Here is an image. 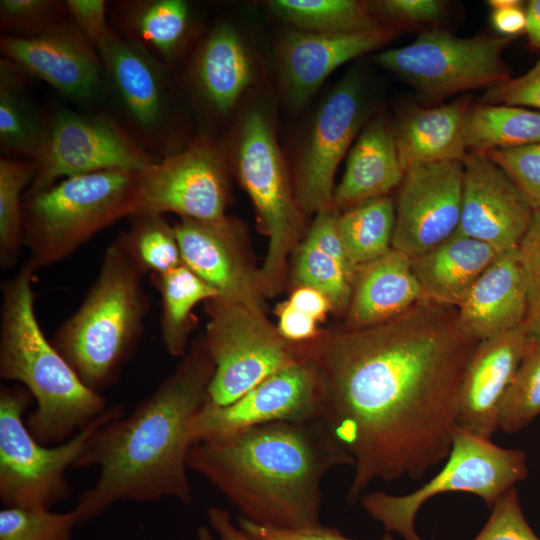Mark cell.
I'll list each match as a JSON object with an SVG mask.
<instances>
[{
	"mask_svg": "<svg viewBox=\"0 0 540 540\" xmlns=\"http://www.w3.org/2000/svg\"><path fill=\"white\" fill-rule=\"evenodd\" d=\"M0 51L25 73L76 103L91 104L104 91L102 61L70 17L37 36L2 35Z\"/></svg>",
	"mask_w": 540,
	"mask_h": 540,
	"instance_id": "18",
	"label": "cell"
},
{
	"mask_svg": "<svg viewBox=\"0 0 540 540\" xmlns=\"http://www.w3.org/2000/svg\"><path fill=\"white\" fill-rule=\"evenodd\" d=\"M468 101L437 107H413L397 122L399 155L405 171L415 165L462 161L467 154L463 124Z\"/></svg>",
	"mask_w": 540,
	"mask_h": 540,
	"instance_id": "29",
	"label": "cell"
},
{
	"mask_svg": "<svg viewBox=\"0 0 540 540\" xmlns=\"http://www.w3.org/2000/svg\"><path fill=\"white\" fill-rule=\"evenodd\" d=\"M531 341L523 325L479 342L461 384L459 427L491 440L499 429L502 399Z\"/></svg>",
	"mask_w": 540,
	"mask_h": 540,
	"instance_id": "22",
	"label": "cell"
},
{
	"mask_svg": "<svg viewBox=\"0 0 540 540\" xmlns=\"http://www.w3.org/2000/svg\"><path fill=\"white\" fill-rule=\"evenodd\" d=\"M540 415V339L531 344L500 405L499 429L513 434Z\"/></svg>",
	"mask_w": 540,
	"mask_h": 540,
	"instance_id": "37",
	"label": "cell"
},
{
	"mask_svg": "<svg viewBox=\"0 0 540 540\" xmlns=\"http://www.w3.org/2000/svg\"><path fill=\"white\" fill-rule=\"evenodd\" d=\"M374 16L396 29L425 27L440 21L446 3L438 0H378L369 2Z\"/></svg>",
	"mask_w": 540,
	"mask_h": 540,
	"instance_id": "44",
	"label": "cell"
},
{
	"mask_svg": "<svg viewBox=\"0 0 540 540\" xmlns=\"http://www.w3.org/2000/svg\"><path fill=\"white\" fill-rule=\"evenodd\" d=\"M195 540H216L215 534L210 526H200L196 531Z\"/></svg>",
	"mask_w": 540,
	"mask_h": 540,
	"instance_id": "54",
	"label": "cell"
},
{
	"mask_svg": "<svg viewBox=\"0 0 540 540\" xmlns=\"http://www.w3.org/2000/svg\"><path fill=\"white\" fill-rule=\"evenodd\" d=\"M151 280L161 296V338L168 354L183 357L194 328L193 309L200 302L217 299L218 293L184 264Z\"/></svg>",
	"mask_w": 540,
	"mask_h": 540,
	"instance_id": "31",
	"label": "cell"
},
{
	"mask_svg": "<svg viewBox=\"0 0 540 540\" xmlns=\"http://www.w3.org/2000/svg\"><path fill=\"white\" fill-rule=\"evenodd\" d=\"M36 270L26 261L2 284L0 377L23 386L36 402L25 420L43 445L69 440L107 408L101 393L89 389L43 333L34 310Z\"/></svg>",
	"mask_w": 540,
	"mask_h": 540,
	"instance_id": "4",
	"label": "cell"
},
{
	"mask_svg": "<svg viewBox=\"0 0 540 540\" xmlns=\"http://www.w3.org/2000/svg\"><path fill=\"white\" fill-rule=\"evenodd\" d=\"M467 152L540 142V111L510 105L469 106L463 124Z\"/></svg>",
	"mask_w": 540,
	"mask_h": 540,
	"instance_id": "32",
	"label": "cell"
},
{
	"mask_svg": "<svg viewBox=\"0 0 540 540\" xmlns=\"http://www.w3.org/2000/svg\"><path fill=\"white\" fill-rule=\"evenodd\" d=\"M207 303L203 343L214 363L209 400L228 405L266 377L301 358L265 313L218 299Z\"/></svg>",
	"mask_w": 540,
	"mask_h": 540,
	"instance_id": "11",
	"label": "cell"
},
{
	"mask_svg": "<svg viewBox=\"0 0 540 540\" xmlns=\"http://www.w3.org/2000/svg\"><path fill=\"white\" fill-rule=\"evenodd\" d=\"M527 475V457L523 451L503 448L457 426L443 467L420 488L405 495L374 491L359 500L386 533H398L405 540H423L415 531V518L430 498L445 492H467L492 508L504 492Z\"/></svg>",
	"mask_w": 540,
	"mask_h": 540,
	"instance_id": "9",
	"label": "cell"
},
{
	"mask_svg": "<svg viewBox=\"0 0 540 540\" xmlns=\"http://www.w3.org/2000/svg\"><path fill=\"white\" fill-rule=\"evenodd\" d=\"M229 170L222 148L199 135L139 173L133 215L175 213L187 219L221 220L226 217Z\"/></svg>",
	"mask_w": 540,
	"mask_h": 540,
	"instance_id": "14",
	"label": "cell"
},
{
	"mask_svg": "<svg viewBox=\"0 0 540 540\" xmlns=\"http://www.w3.org/2000/svg\"><path fill=\"white\" fill-rule=\"evenodd\" d=\"M527 307L516 248L496 256L456 309L461 329L481 341L523 326Z\"/></svg>",
	"mask_w": 540,
	"mask_h": 540,
	"instance_id": "24",
	"label": "cell"
},
{
	"mask_svg": "<svg viewBox=\"0 0 540 540\" xmlns=\"http://www.w3.org/2000/svg\"><path fill=\"white\" fill-rule=\"evenodd\" d=\"M338 227L357 267L379 258L392 249L395 200L386 195L359 203L339 213Z\"/></svg>",
	"mask_w": 540,
	"mask_h": 540,
	"instance_id": "34",
	"label": "cell"
},
{
	"mask_svg": "<svg viewBox=\"0 0 540 540\" xmlns=\"http://www.w3.org/2000/svg\"><path fill=\"white\" fill-rule=\"evenodd\" d=\"M145 275L116 237L81 305L51 341L95 392L115 383L136 350L149 310L142 286Z\"/></svg>",
	"mask_w": 540,
	"mask_h": 540,
	"instance_id": "5",
	"label": "cell"
},
{
	"mask_svg": "<svg viewBox=\"0 0 540 540\" xmlns=\"http://www.w3.org/2000/svg\"><path fill=\"white\" fill-rule=\"evenodd\" d=\"M322 408L319 372L301 356L228 405L208 400L193 418L189 435L194 444L271 422L321 419Z\"/></svg>",
	"mask_w": 540,
	"mask_h": 540,
	"instance_id": "16",
	"label": "cell"
},
{
	"mask_svg": "<svg viewBox=\"0 0 540 540\" xmlns=\"http://www.w3.org/2000/svg\"><path fill=\"white\" fill-rule=\"evenodd\" d=\"M69 18L64 1L1 0L0 28L5 36L32 37Z\"/></svg>",
	"mask_w": 540,
	"mask_h": 540,
	"instance_id": "40",
	"label": "cell"
},
{
	"mask_svg": "<svg viewBox=\"0 0 540 540\" xmlns=\"http://www.w3.org/2000/svg\"><path fill=\"white\" fill-rule=\"evenodd\" d=\"M483 104L532 107L540 110V60L525 74L510 77L486 90Z\"/></svg>",
	"mask_w": 540,
	"mask_h": 540,
	"instance_id": "45",
	"label": "cell"
},
{
	"mask_svg": "<svg viewBox=\"0 0 540 540\" xmlns=\"http://www.w3.org/2000/svg\"><path fill=\"white\" fill-rule=\"evenodd\" d=\"M483 154L504 170L534 210L540 208V142Z\"/></svg>",
	"mask_w": 540,
	"mask_h": 540,
	"instance_id": "41",
	"label": "cell"
},
{
	"mask_svg": "<svg viewBox=\"0 0 540 540\" xmlns=\"http://www.w3.org/2000/svg\"><path fill=\"white\" fill-rule=\"evenodd\" d=\"M318 321L294 308L286 300L278 307L277 329L285 340L298 345L311 342L318 335Z\"/></svg>",
	"mask_w": 540,
	"mask_h": 540,
	"instance_id": "49",
	"label": "cell"
},
{
	"mask_svg": "<svg viewBox=\"0 0 540 540\" xmlns=\"http://www.w3.org/2000/svg\"><path fill=\"white\" fill-rule=\"evenodd\" d=\"M13 62L0 61V145L13 158L36 161L46 126L24 87L23 74Z\"/></svg>",
	"mask_w": 540,
	"mask_h": 540,
	"instance_id": "30",
	"label": "cell"
},
{
	"mask_svg": "<svg viewBox=\"0 0 540 540\" xmlns=\"http://www.w3.org/2000/svg\"><path fill=\"white\" fill-rule=\"evenodd\" d=\"M517 253L527 290L524 327L532 338L540 339V208L534 210Z\"/></svg>",
	"mask_w": 540,
	"mask_h": 540,
	"instance_id": "42",
	"label": "cell"
},
{
	"mask_svg": "<svg viewBox=\"0 0 540 540\" xmlns=\"http://www.w3.org/2000/svg\"><path fill=\"white\" fill-rule=\"evenodd\" d=\"M462 208L457 233L497 252L518 248L534 209L510 177L483 153L462 160Z\"/></svg>",
	"mask_w": 540,
	"mask_h": 540,
	"instance_id": "19",
	"label": "cell"
},
{
	"mask_svg": "<svg viewBox=\"0 0 540 540\" xmlns=\"http://www.w3.org/2000/svg\"><path fill=\"white\" fill-rule=\"evenodd\" d=\"M222 150L251 198L259 228L268 238L265 260L258 272L264 294L273 295L281 287L287 259L298 243L303 210L268 114L261 108L247 110Z\"/></svg>",
	"mask_w": 540,
	"mask_h": 540,
	"instance_id": "7",
	"label": "cell"
},
{
	"mask_svg": "<svg viewBox=\"0 0 540 540\" xmlns=\"http://www.w3.org/2000/svg\"><path fill=\"white\" fill-rule=\"evenodd\" d=\"M462 190V161L426 163L408 168L394 199L392 248L413 258L457 233Z\"/></svg>",
	"mask_w": 540,
	"mask_h": 540,
	"instance_id": "17",
	"label": "cell"
},
{
	"mask_svg": "<svg viewBox=\"0 0 540 540\" xmlns=\"http://www.w3.org/2000/svg\"><path fill=\"white\" fill-rule=\"evenodd\" d=\"M114 31L167 70L182 55L192 32L190 4L184 0H128L114 5Z\"/></svg>",
	"mask_w": 540,
	"mask_h": 540,
	"instance_id": "27",
	"label": "cell"
},
{
	"mask_svg": "<svg viewBox=\"0 0 540 540\" xmlns=\"http://www.w3.org/2000/svg\"><path fill=\"white\" fill-rule=\"evenodd\" d=\"M363 86L348 72L316 110L297 156L294 191L306 213L332 206L334 177L366 119Z\"/></svg>",
	"mask_w": 540,
	"mask_h": 540,
	"instance_id": "15",
	"label": "cell"
},
{
	"mask_svg": "<svg viewBox=\"0 0 540 540\" xmlns=\"http://www.w3.org/2000/svg\"><path fill=\"white\" fill-rule=\"evenodd\" d=\"M498 254L479 240L455 233L433 249L411 259L425 299L457 308Z\"/></svg>",
	"mask_w": 540,
	"mask_h": 540,
	"instance_id": "28",
	"label": "cell"
},
{
	"mask_svg": "<svg viewBox=\"0 0 540 540\" xmlns=\"http://www.w3.org/2000/svg\"><path fill=\"white\" fill-rule=\"evenodd\" d=\"M521 1L494 8L491 13V23L495 30L504 37L511 38L526 29V11L521 8Z\"/></svg>",
	"mask_w": 540,
	"mask_h": 540,
	"instance_id": "51",
	"label": "cell"
},
{
	"mask_svg": "<svg viewBox=\"0 0 540 540\" xmlns=\"http://www.w3.org/2000/svg\"><path fill=\"white\" fill-rule=\"evenodd\" d=\"M129 219L128 229L117 238L145 274H163L183 264L174 226L163 215L135 214Z\"/></svg>",
	"mask_w": 540,
	"mask_h": 540,
	"instance_id": "35",
	"label": "cell"
},
{
	"mask_svg": "<svg viewBox=\"0 0 540 540\" xmlns=\"http://www.w3.org/2000/svg\"><path fill=\"white\" fill-rule=\"evenodd\" d=\"M354 460L321 419L277 421L194 443L188 467L240 518L278 529L320 524L321 484Z\"/></svg>",
	"mask_w": 540,
	"mask_h": 540,
	"instance_id": "3",
	"label": "cell"
},
{
	"mask_svg": "<svg viewBox=\"0 0 540 540\" xmlns=\"http://www.w3.org/2000/svg\"><path fill=\"white\" fill-rule=\"evenodd\" d=\"M79 525L74 509L60 513L4 507L0 511V540H71Z\"/></svg>",
	"mask_w": 540,
	"mask_h": 540,
	"instance_id": "39",
	"label": "cell"
},
{
	"mask_svg": "<svg viewBox=\"0 0 540 540\" xmlns=\"http://www.w3.org/2000/svg\"><path fill=\"white\" fill-rule=\"evenodd\" d=\"M107 90L122 125L149 152L163 158L178 146V111L169 70L115 32L97 48Z\"/></svg>",
	"mask_w": 540,
	"mask_h": 540,
	"instance_id": "13",
	"label": "cell"
},
{
	"mask_svg": "<svg viewBox=\"0 0 540 540\" xmlns=\"http://www.w3.org/2000/svg\"><path fill=\"white\" fill-rule=\"evenodd\" d=\"M511 38L477 35L461 38L431 29L413 42L387 49L375 62L434 101L460 92L492 88L510 76L502 54Z\"/></svg>",
	"mask_w": 540,
	"mask_h": 540,
	"instance_id": "10",
	"label": "cell"
},
{
	"mask_svg": "<svg viewBox=\"0 0 540 540\" xmlns=\"http://www.w3.org/2000/svg\"><path fill=\"white\" fill-rule=\"evenodd\" d=\"M213 373L214 363L200 337L131 413L109 420L92 434L74 466L99 471L73 508L80 525L122 501L193 504L189 428L209 400Z\"/></svg>",
	"mask_w": 540,
	"mask_h": 540,
	"instance_id": "2",
	"label": "cell"
},
{
	"mask_svg": "<svg viewBox=\"0 0 540 540\" xmlns=\"http://www.w3.org/2000/svg\"><path fill=\"white\" fill-rule=\"evenodd\" d=\"M209 526L218 540H255L237 527L230 514L220 507H210L208 510Z\"/></svg>",
	"mask_w": 540,
	"mask_h": 540,
	"instance_id": "52",
	"label": "cell"
},
{
	"mask_svg": "<svg viewBox=\"0 0 540 540\" xmlns=\"http://www.w3.org/2000/svg\"><path fill=\"white\" fill-rule=\"evenodd\" d=\"M36 172L32 160L2 156L0 159V263L13 266L24 246L22 191ZM29 187V186H28Z\"/></svg>",
	"mask_w": 540,
	"mask_h": 540,
	"instance_id": "36",
	"label": "cell"
},
{
	"mask_svg": "<svg viewBox=\"0 0 540 540\" xmlns=\"http://www.w3.org/2000/svg\"><path fill=\"white\" fill-rule=\"evenodd\" d=\"M398 32L388 25L343 35L289 29L280 37L276 52L287 103L294 110L302 108L334 70L380 48L393 40Z\"/></svg>",
	"mask_w": 540,
	"mask_h": 540,
	"instance_id": "21",
	"label": "cell"
},
{
	"mask_svg": "<svg viewBox=\"0 0 540 540\" xmlns=\"http://www.w3.org/2000/svg\"><path fill=\"white\" fill-rule=\"evenodd\" d=\"M293 276L298 286L311 287L324 294L333 309L348 308L353 277L334 258L305 239L295 250Z\"/></svg>",
	"mask_w": 540,
	"mask_h": 540,
	"instance_id": "38",
	"label": "cell"
},
{
	"mask_svg": "<svg viewBox=\"0 0 540 540\" xmlns=\"http://www.w3.org/2000/svg\"><path fill=\"white\" fill-rule=\"evenodd\" d=\"M238 526L255 540H355L338 529L320 524L301 529H278L239 518ZM378 540H396L386 533Z\"/></svg>",
	"mask_w": 540,
	"mask_h": 540,
	"instance_id": "48",
	"label": "cell"
},
{
	"mask_svg": "<svg viewBox=\"0 0 540 540\" xmlns=\"http://www.w3.org/2000/svg\"><path fill=\"white\" fill-rule=\"evenodd\" d=\"M161 158L145 149L115 117L59 108L49 119L36 172L25 194L60 180L106 170L141 172Z\"/></svg>",
	"mask_w": 540,
	"mask_h": 540,
	"instance_id": "12",
	"label": "cell"
},
{
	"mask_svg": "<svg viewBox=\"0 0 540 540\" xmlns=\"http://www.w3.org/2000/svg\"><path fill=\"white\" fill-rule=\"evenodd\" d=\"M64 4L72 22L95 50L115 33L108 22L106 1L66 0Z\"/></svg>",
	"mask_w": 540,
	"mask_h": 540,
	"instance_id": "47",
	"label": "cell"
},
{
	"mask_svg": "<svg viewBox=\"0 0 540 540\" xmlns=\"http://www.w3.org/2000/svg\"><path fill=\"white\" fill-rule=\"evenodd\" d=\"M271 12L291 28L314 34L343 35L383 26L369 2L358 0H271Z\"/></svg>",
	"mask_w": 540,
	"mask_h": 540,
	"instance_id": "33",
	"label": "cell"
},
{
	"mask_svg": "<svg viewBox=\"0 0 540 540\" xmlns=\"http://www.w3.org/2000/svg\"><path fill=\"white\" fill-rule=\"evenodd\" d=\"M174 230L183 264L218 293V300L265 313L259 272L245 258L234 220L181 218Z\"/></svg>",
	"mask_w": 540,
	"mask_h": 540,
	"instance_id": "20",
	"label": "cell"
},
{
	"mask_svg": "<svg viewBox=\"0 0 540 540\" xmlns=\"http://www.w3.org/2000/svg\"><path fill=\"white\" fill-rule=\"evenodd\" d=\"M405 174L395 129L385 119L369 122L351 147L332 205L343 212L364 201L389 195Z\"/></svg>",
	"mask_w": 540,
	"mask_h": 540,
	"instance_id": "26",
	"label": "cell"
},
{
	"mask_svg": "<svg viewBox=\"0 0 540 540\" xmlns=\"http://www.w3.org/2000/svg\"><path fill=\"white\" fill-rule=\"evenodd\" d=\"M339 213L333 205L316 212L305 240L334 258L354 279L357 266L351 261L343 243L338 227Z\"/></svg>",
	"mask_w": 540,
	"mask_h": 540,
	"instance_id": "46",
	"label": "cell"
},
{
	"mask_svg": "<svg viewBox=\"0 0 540 540\" xmlns=\"http://www.w3.org/2000/svg\"><path fill=\"white\" fill-rule=\"evenodd\" d=\"M256 75L255 63L238 30L216 24L198 43L187 80L201 104L217 116L236 106Z\"/></svg>",
	"mask_w": 540,
	"mask_h": 540,
	"instance_id": "23",
	"label": "cell"
},
{
	"mask_svg": "<svg viewBox=\"0 0 540 540\" xmlns=\"http://www.w3.org/2000/svg\"><path fill=\"white\" fill-rule=\"evenodd\" d=\"M32 400L23 386L0 388V499L4 507L51 509L70 496L65 472L74 468L92 434L126 411L109 406L69 440L50 446L38 442L23 419Z\"/></svg>",
	"mask_w": 540,
	"mask_h": 540,
	"instance_id": "8",
	"label": "cell"
},
{
	"mask_svg": "<svg viewBox=\"0 0 540 540\" xmlns=\"http://www.w3.org/2000/svg\"><path fill=\"white\" fill-rule=\"evenodd\" d=\"M140 172L106 170L64 178L24 194V246L37 271L72 255L97 233L135 213Z\"/></svg>",
	"mask_w": 540,
	"mask_h": 540,
	"instance_id": "6",
	"label": "cell"
},
{
	"mask_svg": "<svg viewBox=\"0 0 540 540\" xmlns=\"http://www.w3.org/2000/svg\"><path fill=\"white\" fill-rule=\"evenodd\" d=\"M479 342L456 308L422 300L385 322L297 345L320 375L321 420L354 460L349 504L376 479H420L445 462Z\"/></svg>",
	"mask_w": 540,
	"mask_h": 540,
	"instance_id": "1",
	"label": "cell"
},
{
	"mask_svg": "<svg viewBox=\"0 0 540 540\" xmlns=\"http://www.w3.org/2000/svg\"><path fill=\"white\" fill-rule=\"evenodd\" d=\"M474 540H540L526 521L515 486L492 506V513Z\"/></svg>",
	"mask_w": 540,
	"mask_h": 540,
	"instance_id": "43",
	"label": "cell"
},
{
	"mask_svg": "<svg viewBox=\"0 0 540 540\" xmlns=\"http://www.w3.org/2000/svg\"><path fill=\"white\" fill-rule=\"evenodd\" d=\"M527 33L529 42L536 48H540V0H531L526 8Z\"/></svg>",
	"mask_w": 540,
	"mask_h": 540,
	"instance_id": "53",
	"label": "cell"
},
{
	"mask_svg": "<svg viewBox=\"0 0 540 540\" xmlns=\"http://www.w3.org/2000/svg\"><path fill=\"white\" fill-rule=\"evenodd\" d=\"M287 301L294 308L310 315L318 322L323 321L333 309L324 294L307 286H298Z\"/></svg>",
	"mask_w": 540,
	"mask_h": 540,
	"instance_id": "50",
	"label": "cell"
},
{
	"mask_svg": "<svg viewBox=\"0 0 540 540\" xmlns=\"http://www.w3.org/2000/svg\"><path fill=\"white\" fill-rule=\"evenodd\" d=\"M426 300L413 271L412 259L392 248L357 267L346 328H364L390 320Z\"/></svg>",
	"mask_w": 540,
	"mask_h": 540,
	"instance_id": "25",
	"label": "cell"
}]
</instances>
